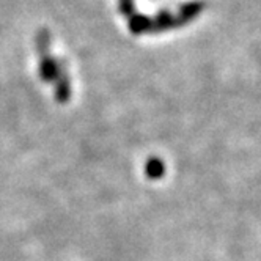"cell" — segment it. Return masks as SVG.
I'll return each instance as SVG.
<instances>
[{
	"mask_svg": "<svg viewBox=\"0 0 261 261\" xmlns=\"http://www.w3.org/2000/svg\"><path fill=\"white\" fill-rule=\"evenodd\" d=\"M204 8V4L203 2H189L186 4L181 10H179V14L175 17L176 21V27L178 25H182L186 22H189L191 19H194L195 16H198L201 13V10Z\"/></svg>",
	"mask_w": 261,
	"mask_h": 261,
	"instance_id": "obj_2",
	"label": "cell"
},
{
	"mask_svg": "<svg viewBox=\"0 0 261 261\" xmlns=\"http://www.w3.org/2000/svg\"><path fill=\"white\" fill-rule=\"evenodd\" d=\"M151 25H153V21L146 19L145 16L136 14V16L130 17L129 29L134 33H143V32H151Z\"/></svg>",
	"mask_w": 261,
	"mask_h": 261,
	"instance_id": "obj_5",
	"label": "cell"
},
{
	"mask_svg": "<svg viewBox=\"0 0 261 261\" xmlns=\"http://www.w3.org/2000/svg\"><path fill=\"white\" fill-rule=\"evenodd\" d=\"M55 96H57V101L65 104L68 102L69 96H71V84L69 79L66 76V72L62 69L59 77H57V88H55Z\"/></svg>",
	"mask_w": 261,
	"mask_h": 261,
	"instance_id": "obj_3",
	"label": "cell"
},
{
	"mask_svg": "<svg viewBox=\"0 0 261 261\" xmlns=\"http://www.w3.org/2000/svg\"><path fill=\"white\" fill-rule=\"evenodd\" d=\"M145 173L150 179H161L165 173V165L159 158H151L145 165Z\"/></svg>",
	"mask_w": 261,
	"mask_h": 261,
	"instance_id": "obj_4",
	"label": "cell"
},
{
	"mask_svg": "<svg viewBox=\"0 0 261 261\" xmlns=\"http://www.w3.org/2000/svg\"><path fill=\"white\" fill-rule=\"evenodd\" d=\"M120 8L124 14H130L133 13V0H120Z\"/></svg>",
	"mask_w": 261,
	"mask_h": 261,
	"instance_id": "obj_6",
	"label": "cell"
},
{
	"mask_svg": "<svg viewBox=\"0 0 261 261\" xmlns=\"http://www.w3.org/2000/svg\"><path fill=\"white\" fill-rule=\"evenodd\" d=\"M49 33L47 30H41L36 36V44H38V50H40V76L41 81L44 82H52L59 77V74L62 71V66L55 62L50 54H49Z\"/></svg>",
	"mask_w": 261,
	"mask_h": 261,
	"instance_id": "obj_1",
	"label": "cell"
}]
</instances>
